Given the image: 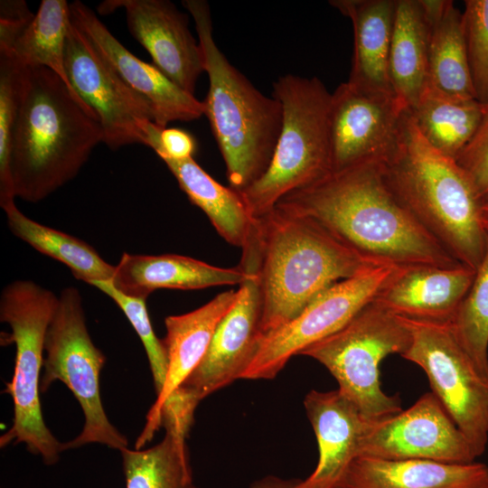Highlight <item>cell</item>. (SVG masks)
Here are the masks:
<instances>
[{
	"label": "cell",
	"mask_w": 488,
	"mask_h": 488,
	"mask_svg": "<svg viewBox=\"0 0 488 488\" xmlns=\"http://www.w3.org/2000/svg\"><path fill=\"white\" fill-rule=\"evenodd\" d=\"M94 114L48 68L27 67L8 173L15 197L38 202L72 180L103 143Z\"/></svg>",
	"instance_id": "obj_2"
},
{
	"label": "cell",
	"mask_w": 488,
	"mask_h": 488,
	"mask_svg": "<svg viewBox=\"0 0 488 488\" xmlns=\"http://www.w3.org/2000/svg\"><path fill=\"white\" fill-rule=\"evenodd\" d=\"M34 14L23 0L0 2V49L9 47L33 20Z\"/></svg>",
	"instance_id": "obj_37"
},
{
	"label": "cell",
	"mask_w": 488,
	"mask_h": 488,
	"mask_svg": "<svg viewBox=\"0 0 488 488\" xmlns=\"http://www.w3.org/2000/svg\"><path fill=\"white\" fill-rule=\"evenodd\" d=\"M44 351L41 391L61 380L73 393L84 415L80 434L63 443V450L94 443L118 451L128 447L127 439L110 423L102 406L99 374L106 356L90 338L82 298L74 286L65 287L59 296L46 333Z\"/></svg>",
	"instance_id": "obj_9"
},
{
	"label": "cell",
	"mask_w": 488,
	"mask_h": 488,
	"mask_svg": "<svg viewBox=\"0 0 488 488\" xmlns=\"http://www.w3.org/2000/svg\"><path fill=\"white\" fill-rule=\"evenodd\" d=\"M410 342L404 319L373 300L342 328L300 355L324 365L336 380L338 389L366 419L376 421L402 410L399 398L383 391L379 368L388 355H402Z\"/></svg>",
	"instance_id": "obj_8"
},
{
	"label": "cell",
	"mask_w": 488,
	"mask_h": 488,
	"mask_svg": "<svg viewBox=\"0 0 488 488\" xmlns=\"http://www.w3.org/2000/svg\"><path fill=\"white\" fill-rule=\"evenodd\" d=\"M474 275L462 264L400 267L374 300L401 317L451 323Z\"/></svg>",
	"instance_id": "obj_19"
},
{
	"label": "cell",
	"mask_w": 488,
	"mask_h": 488,
	"mask_svg": "<svg viewBox=\"0 0 488 488\" xmlns=\"http://www.w3.org/2000/svg\"><path fill=\"white\" fill-rule=\"evenodd\" d=\"M145 145L153 149L163 160L182 161L193 158L196 140L186 130L176 127H159L154 121L145 129Z\"/></svg>",
	"instance_id": "obj_36"
},
{
	"label": "cell",
	"mask_w": 488,
	"mask_h": 488,
	"mask_svg": "<svg viewBox=\"0 0 488 488\" xmlns=\"http://www.w3.org/2000/svg\"><path fill=\"white\" fill-rule=\"evenodd\" d=\"M26 66L0 53V206L14 202L8 173L12 133L19 111Z\"/></svg>",
	"instance_id": "obj_32"
},
{
	"label": "cell",
	"mask_w": 488,
	"mask_h": 488,
	"mask_svg": "<svg viewBox=\"0 0 488 488\" xmlns=\"http://www.w3.org/2000/svg\"><path fill=\"white\" fill-rule=\"evenodd\" d=\"M482 488H488V483L486 485H484L483 487H482Z\"/></svg>",
	"instance_id": "obj_41"
},
{
	"label": "cell",
	"mask_w": 488,
	"mask_h": 488,
	"mask_svg": "<svg viewBox=\"0 0 488 488\" xmlns=\"http://www.w3.org/2000/svg\"><path fill=\"white\" fill-rule=\"evenodd\" d=\"M11 232L37 251L64 264L73 276L90 284L111 280L115 266L106 262L87 242L41 224L11 202L3 208Z\"/></svg>",
	"instance_id": "obj_28"
},
{
	"label": "cell",
	"mask_w": 488,
	"mask_h": 488,
	"mask_svg": "<svg viewBox=\"0 0 488 488\" xmlns=\"http://www.w3.org/2000/svg\"><path fill=\"white\" fill-rule=\"evenodd\" d=\"M468 66L478 102L488 104V0H466L462 12Z\"/></svg>",
	"instance_id": "obj_34"
},
{
	"label": "cell",
	"mask_w": 488,
	"mask_h": 488,
	"mask_svg": "<svg viewBox=\"0 0 488 488\" xmlns=\"http://www.w3.org/2000/svg\"><path fill=\"white\" fill-rule=\"evenodd\" d=\"M384 165L389 184L421 225L456 261L476 270L486 246L482 202L456 161L427 143L408 111L399 145Z\"/></svg>",
	"instance_id": "obj_5"
},
{
	"label": "cell",
	"mask_w": 488,
	"mask_h": 488,
	"mask_svg": "<svg viewBox=\"0 0 488 488\" xmlns=\"http://www.w3.org/2000/svg\"><path fill=\"white\" fill-rule=\"evenodd\" d=\"M70 25V3L65 0H42L30 23L9 47L0 49V53L13 57L26 67L50 69L77 96L64 65L65 42Z\"/></svg>",
	"instance_id": "obj_29"
},
{
	"label": "cell",
	"mask_w": 488,
	"mask_h": 488,
	"mask_svg": "<svg viewBox=\"0 0 488 488\" xmlns=\"http://www.w3.org/2000/svg\"><path fill=\"white\" fill-rule=\"evenodd\" d=\"M304 405L316 436L319 457L310 475L298 480V488H343L370 421L338 389L311 390Z\"/></svg>",
	"instance_id": "obj_18"
},
{
	"label": "cell",
	"mask_w": 488,
	"mask_h": 488,
	"mask_svg": "<svg viewBox=\"0 0 488 488\" xmlns=\"http://www.w3.org/2000/svg\"><path fill=\"white\" fill-rule=\"evenodd\" d=\"M164 163L190 202L206 214L217 232L228 243L243 249L254 232L258 219L249 212L240 192L221 184L193 158Z\"/></svg>",
	"instance_id": "obj_26"
},
{
	"label": "cell",
	"mask_w": 488,
	"mask_h": 488,
	"mask_svg": "<svg viewBox=\"0 0 488 488\" xmlns=\"http://www.w3.org/2000/svg\"><path fill=\"white\" fill-rule=\"evenodd\" d=\"M237 297V290L225 291L195 310L165 318L166 336L164 343L168 359L166 380L147 413L146 423L136 439V449H141L153 438L157 431L156 420L162 406L200 364L219 323L234 305Z\"/></svg>",
	"instance_id": "obj_20"
},
{
	"label": "cell",
	"mask_w": 488,
	"mask_h": 488,
	"mask_svg": "<svg viewBox=\"0 0 488 488\" xmlns=\"http://www.w3.org/2000/svg\"><path fill=\"white\" fill-rule=\"evenodd\" d=\"M58 303L59 296L31 280L10 283L0 297L1 322L12 330L4 340L16 349L14 375L5 389L13 399L14 420L0 446L23 443L46 465L57 463L64 451L44 423L40 400L45 337Z\"/></svg>",
	"instance_id": "obj_7"
},
{
	"label": "cell",
	"mask_w": 488,
	"mask_h": 488,
	"mask_svg": "<svg viewBox=\"0 0 488 488\" xmlns=\"http://www.w3.org/2000/svg\"><path fill=\"white\" fill-rule=\"evenodd\" d=\"M249 272L239 265L221 267L176 254L138 255L123 253L110 280L127 296L146 299L161 288L194 290L240 285Z\"/></svg>",
	"instance_id": "obj_21"
},
{
	"label": "cell",
	"mask_w": 488,
	"mask_h": 488,
	"mask_svg": "<svg viewBox=\"0 0 488 488\" xmlns=\"http://www.w3.org/2000/svg\"><path fill=\"white\" fill-rule=\"evenodd\" d=\"M408 111L427 143L454 160L472 140L484 117L483 105L476 99L454 97L431 85Z\"/></svg>",
	"instance_id": "obj_27"
},
{
	"label": "cell",
	"mask_w": 488,
	"mask_h": 488,
	"mask_svg": "<svg viewBox=\"0 0 488 488\" xmlns=\"http://www.w3.org/2000/svg\"><path fill=\"white\" fill-rule=\"evenodd\" d=\"M484 113H488V104L483 106Z\"/></svg>",
	"instance_id": "obj_40"
},
{
	"label": "cell",
	"mask_w": 488,
	"mask_h": 488,
	"mask_svg": "<svg viewBox=\"0 0 488 488\" xmlns=\"http://www.w3.org/2000/svg\"><path fill=\"white\" fill-rule=\"evenodd\" d=\"M70 20L90 42L119 79L150 106L155 123L161 128L174 121H192L204 115L203 101L168 79L153 63L130 52L79 0L70 3Z\"/></svg>",
	"instance_id": "obj_17"
},
{
	"label": "cell",
	"mask_w": 488,
	"mask_h": 488,
	"mask_svg": "<svg viewBox=\"0 0 488 488\" xmlns=\"http://www.w3.org/2000/svg\"><path fill=\"white\" fill-rule=\"evenodd\" d=\"M272 96L282 106V127L263 175L240 192L251 215L272 211L288 192L331 172L328 115L332 93L316 77L279 76Z\"/></svg>",
	"instance_id": "obj_6"
},
{
	"label": "cell",
	"mask_w": 488,
	"mask_h": 488,
	"mask_svg": "<svg viewBox=\"0 0 488 488\" xmlns=\"http://www.w3.org/2000/svg\"><path fill=\"white\" fill-rule=\"evenodd\" d=\"M359 456L447 464H468L478 457L432 392L393 416L370 421L361 440Z\"/></svg>",
	"instance_id": "obj_14"
},
{
	"label": "cell",
	"mask_w": 488,
	"mask_h": 488,
	"mask_svg": "<svg viewBox=\"0 0 488 488\" xmlns=\"http://www.w3.org/2000/svg\"><path fill=\"white\" fill-rule=\"evenodd\" d=\"M353 27V55L348 83L358 89L394 96L389 51L396 0H332Z\"/></svg>",
	"instance_id": "obj_22"
},
{
	"label": "cell",
	"mask_w": 488,
	"mask_h": 488,
	"mask_svg": "<svg viewBox=\"0 0 488 488\" xmlns=\"http://www.w3.org/2000/svg\"><path fill=\"white\" fill-rule=\"evenodd\" d=\"M456 163L471 181L481 202L488 201V113Z\"/></svg>",
	"instance_id": "obj_35"
},
{
	"label": "cell",
	"mask_w": 488,
	"mask_h": 488,
	"mask_svg": "<svg viewBox=\"0 0 488 488\" xmlns=\"http://www.w3.org/2000/svg\"><path fill=\"white\" fill-rule=\"evenodd\" d=\"M239 265L249 276L239 285L237 300L219 323L203 359L181 385L200 400L242 379L263 337L259 264Z\"/></svg>",
	"instance_id": "obj_15"
},
{
	"label": "cell",
	"mask_w": 488,
	"mask_h": 488,
	"mask_svg": "<svg viewBox=\"0 0 488 488\" xmlns=\"http://www.w3.org/2000/svg\"><path fill=\"white\" fill-rule=\"evenodd\" d=\"M487 483L488 466L482 463L359 456L347 472L343 488H482Z\"/></svg>",
	"instance_id": "obj_23"
},
{
	"label": "cell",
	"mask_w": 488,
	"mask_h": 488,
	"mask_svg": "<svg viewBox=\"0 0 488 488\" xmlns=\"http://www.w3.org/2000/svg\"><path fill=\"white\" fill-rule=\"evenodd\" d=\"M89 285L110 297L125 314L139 336L145 350L156 396L162 391L168 371V359L164 340L159 339L152 327L146 299L125 295L110 280L93 281Z\"/></svg>",
	"instance_id": "obj_33"
},
{
	"label": "cell",
	"mask_w": 488,
	"mask_h": 488,
	"mask_svg": "<svg viewBox=\"0 0 488 488\" xmlns=\"http://www.w3.org/2000/svg\"><path fill=\"white\" fill-rule=\"evenodd\" d=\"M182 5L194 21L209 78L204 115L225 162L229 186L240 192L271 162L282 127V106L256 89L219 49L208 2L183 0Z\"/></svg>",
	"instance_id": "obj_4"
},
{
	"label": "cell",
	"mask_w": 488,
	"mask_h": 488,
	"mask_svg": "<svg viewBox=\"0 0 488 488\" xmlns=\"http://www.w3.org/2000/svg\"><path fill=\"white\" fill-rule=\"evenodd\" d=\"M64 65L72 89L96 115L103 143L111 150L144 145L145 125L155 122L149 104L119 79L71 20Z\"/></svg>",
	"instance_id": "obj_12"
},
{
	"label": "cell",
	"mask_w": 488,
	"mask_h": 488,
	"mask_svg": "<svg viewBox=\"0 0 488 488\" xmlns=\"http://www.w3.org/2000/svg\"><path fill=\"white\" fill-rule=\"evenodd\" d=\"M399 267L372 266L329 287L295 319L262 337L242 379L275 378L293 356L338 331L373 301Z\"/></svg>",
	"instance_id": "obj_11"
},
{
	"label": "cell",
	"mask_w": 488,
	"mask_h": 488,
	"mask_svg": "<svg viewBox=\"0 0 488 488\" xmlns=\"http://www.w3.org/2000/svg\"><path fill=\"white\" fill-rule=\"evenodd\" d=\"M481 221L485 232H488V201L481 205Z\"/></svg>",
	"instance_id": "obj_39"
},
{
	"label": "cell",
	"mask_w": 488,
	"mask_h": 488,
	"mask_svg": "<svg viewBox=\"0 0 488 488\" xmlns=\"http://www.w3.org/2000/svg\"><path fill=\"white\" fill-rule=\"evenodd\" d=\"M389 70L395 98L411 109L429 83L428 23L422 0H396Z\"/></svg>",
	"instance_id": "obj_24"
},
{
	"label": "cell",
	"mask_w": 488,
	"mask_h": 488,
	"mask_svg": "<svg viewBox=\"0 0 488 488\" xmlns=\"http://www.w3.org/2000/svg\"><path fill=\"white\" fill-rule=\"evenodd\" d=\"M119 452L126 488H200L193 480L186 439L165 432L150 448Z\"/></svg>",
	"instance_id": "obj_30"
},
{
	"label": "cell",
	"mask_w": 488,
	"mask_h": 488,
	"mask_svg": "<svg viewBox=\"0 0 488 488\" xmlns=\"http://www.w3.org/2000/svg\"><path fill=\"white\" fill-rule=\"evenodd\" d=\"M275 207L313 220L376 264H460L399 198L383 162H361L330 172L288 192Z\"/></svg>",
	"instance_id": "obj_1"
},
{
	"label": "cell",
	"mask_w": 488,
	"mask_h": 488,
	"mask_svg": "<svg viewBox=\"0 0 488 488\" xmlns=\"http://www.w3.org/2000/svg\"><path fill=\"white\" fill-rule=\"evenodd\" d=\"M407 111L393 96L340 84L328 115L331 172L366 161L386 163L399 145Z\"/></svg>",
	"instance_id": "obj_13"
},
{
	"label": "cell",
	"mask_w": 488,
	"mask_h": 488,
	"mask_svg": "<svg viewBox=\"0 0 488 488\" xmlns=\"http://www.w3.org/2000/svg\"><path fill=\"white\" fill-rule=\"evenodd\" d=\"M298 480L266 475L252 482L248 488H298Z\"/></svg>",
	"instance_id": "obj_38"
},
{
	"label": "cell",
	"mask_w": 488,
	"mask_h": 488,
	"mask_svg": "<svg viewBox=\"0 0 488 488\" xmlns=\"http://www.w3.org/2000/svg\"><path fill=\"white\" fill-rule=\"evenodd\" d=\"M450 325L478 371L488 378V232L483 259Z\"/></svg>",
	"instance_id": "obj_31"
},
{
	"label": "cell",
	"mask_w": 488,
	"mask_h": 488,
	"mask_svg": "<svg viewBox=\"0 0 488 488\" xmlns=\"http://www.w3.org/2000/svg\"><path fill=\"white\" fill-rule=\"evenodd\" d=\"M263 336L295 319L334 284L376 264L313 220L275 207L258 219Z\"/></svg>",
	"instance_id": "obj_3"
},
{
	"label": "cell",
	"mask_w": 488,
	"mask_h": 488,
	"mask_svg": "<svg viewBox=\"0 0 488 488\" xmlns=\"http://www.w3.org/2000/svg\"><path fill=\"white\" fill-rule=\"evenodd\" d=\"M123 9L131 35L150 54L153 64L174 84L194 95L205 72L198 39L189 29L187 14L168 0H106L98 12Z\"/></svg>",
	"instance_id": "obj_16"
},
{
	"label": "cell",
	"mask_w": 488,
	"mask_h": 488,
	"mask_svg": "<svg viewBox=\"0 0 488 488\" xmlns=\"http://www.w3.org/2000/svg\"><path fill=\"white\" fill-rule=\"evenodd\" d=\"M422 4L428 23V85L454 97L476 99L462 12L450 0H422Z\"/></svg>",
	"instance_id": "obj_25"
},
{
	"label": "cell",
	"mask_w": 488,
	"mask_h": 488,
	"mask_svg": "<svg viewBox=\"0 0 488 488\" xmlns=\"http://www.w3.org/2000/svg\"><path fill=\"white\" fill-rule=\"evenodd\" d=\"M402 318L411 342L401 356L424 371L431 392L480 456L488 442V378L463 349L450 323Z\"/></svg>",
	"instance_id": "obj_10"
}]
</instances>
